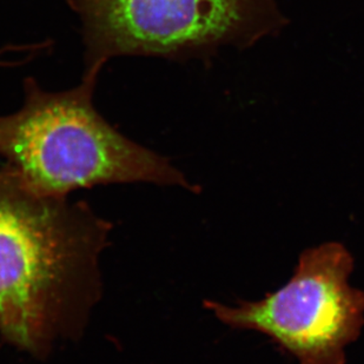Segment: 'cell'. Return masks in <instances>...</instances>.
Returning a JSON list of instances; mask_svg holds the SVG:
<instances>
[{
  "label": "cell",
  "mask_w": 364,
  "mask_h": 364,
  "mask_svg": "<svg viewBox=\"0 0 364 364\" xmlns=\"http://www.w3.org/2000/svg\"><path fill=\"white\" fill-rule=\"evenodd\" d=\"M78 16L84 73L124 55L190 58L256 38L274 24L270 0H65Z\"/></svg>",
  "instance_id": "obj_3"
},
{
  "label": "cell",
  "mask_w": 364,
  "mask_h": 364,
  "mask_svg": "<svg viewBox=\"0 0 364 364\" xmlns=\"http://www.w3.org/2000/svg\"><path fill=\"white\" fill-rule=\"evenodd\" d=\"M353 269L344 245L324 243L303 251L290 281L261 301L205 306L231 328L270 337L299 364H344L346 347L364 326V292L349 284Z\"/></svg>",
  "instance_id": "obj_4"
},
{
  "label": "cell",
  "mask_w": 364,
  "mask_h": 364,
  "mask_svg": "<svg viewBox=\"0 0 364 364\" xmlns=\"http://www.w3.org/2000/svg\"><path fill=\"white\" fill-rule=\"evenodd\" d=\"M100 75L52 92L24 82L23 107L0 117V156L25 186L45 196L112 183L196 188L168 159L114 129L93 104Z\"/></svg>",
  "instance_id": "obj_2"
},
{
  "label": "cell",
  "mask_w": 364,
  "mask_h": 364,
  "mask_svg": "<svg viewBox=\"0 0 364 364\" xmlns=\"http://www.w3.org/2000/svg\"><path fill=\"white\" fill-rule=\"evenodd\" d=\"M110 223L0 171V333L35 356L80 337L102 290Z\"/></svg>",
  "instance_id": "obj_1"
}]
</instances>
